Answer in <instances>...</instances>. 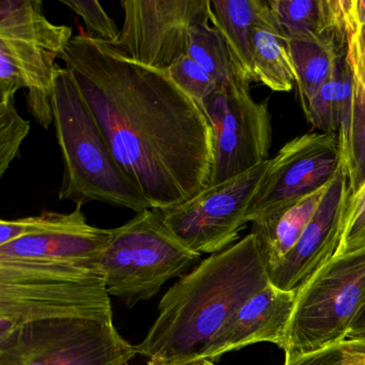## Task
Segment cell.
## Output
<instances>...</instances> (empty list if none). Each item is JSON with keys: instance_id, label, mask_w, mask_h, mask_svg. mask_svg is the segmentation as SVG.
Listing matches in <instances>:
<instances>
[{"instance_id": "2", "label": "cell", "mask_w": 365, "mask_h": 365, "mask_svg": "<svg viewBox=\"0 0 365 365\" xmlns=\"http://www.w3.org/2000/svg\"><path fill=\"white\" fill-rule=\"evenodd\" d=\"M269 283L268 258L251 232L200 262L164 294L157 319L135 346L138 354L147 359V365L192 360Z\"/></svg>"}, {"instance_id": "9", "label": "cell", "mask_w": 365, "mask_h": 365, "mask_svg": "<svg viewBox=\"0 0 365 365\" xmlns=\"http://www.w3.org/2000/svg\"><path fill=\"white\" fill-rule=\"evenodd\" d=\"M270 159L191 200L160 210L168 230L191 251L215 254L234 245L266 176Z\"/></svg>"}, {"instance_id": "29", "label": "cell", "mask_w": 365, "mask_h": 365, "mask_svg": "<svg viewBox=\"0 0 365 365\" xmlns=\"http://www.w3.org/2000/svg\"><path fill=\"white\" fill-rule=\"evenodd\" d=\"M365 249V185L350 196L345 228L335 255H345Z\"/></svg>"}, {"instance_id": "17", "label": "cell", "mask_w": 365, "mask_h": 365, "mask_svg": "<svg viewBox=\"0 0 365 365\" xmlns=\"http://www.w3.org/2000/svg\"><path fill=\"white\" fill-rule=\"evenodd\" d=\"M72 38L71 27L46 19L39 0L0 1V39L31 42L61 57Z\"/></svg>"}, {"instance_id": "6", "label": "cell", "mask_w": 365, "mask_h": 365, "mask_svg": "<svg viewBox=\"0 0 365 365\" xmlns=\"http://www.w3.org/2000/svg\"><path fill=\"white\" fill-rule=\"evenodd\" d=\"M365 302V249L334 255L296 292L285 356L346 341Z\"/></svg>"}, {"instance_id": "13", "label": "cell", "mask_w": 365, "mask_h": 365, "mask_svg": "<svg viewBox=\"0 0 365 365\" xmlns=\"http://www.w3.org/2000/svg\"><path fill=\"white\" fill-rule=\"evenodd\" d=\"M296 292L269 283L232 316L194 359L215 362L227 352L256 343H272L285 350Z\"/></svg>"}, {"instance_id": "28", "label": "cell", "mask_w": 365, "mask_h": 365, "mask_svg": "<svg viewBox=\"0 0 365 365\" xmlns=\"http://www.w3.org/2000/svg\"><path fill=\"white\" fill-rule=\"evenodd\" d=\"M61 3L84 20L87 35L108 42L119 39L120 31L116 23L96 0H61Z\"/></svg>"}, {"instance_id": "18", "label": "cell", "mask_w": 365, "mask_h": 365, "mask_svg": "<svg viewBox=\"0 0 365 365\" xmlns=\"http://www.w3.org/2000/svg\"><path fill=\"white\" fill-rule=\"evenodd\" d=\"M269 12L268 1L262 0H211V23L225 38L252 83L256 82L252 65V31Z\"/></svg>"}, {"instance_id": "23", "label": "cell", "mask_w": 365, "mask_h": 365, "mask_svg": "<svg viewBox=\"0 0 365 365\" xmlns=\"http://www.w3.org/2000/svg\"><path fill=\"white\" fill-rule=\"evenodd\" d=\"M268 6L286 41L328 39L327 0H270Z\"/></svg>"}, {"instance_id": "5", "label": "cell", "mask_w": 365, "mask_h": 365, "mask_svg": "<svg viewBox=\"0 0 365 365\" xmlns=\"http://www.w3.org/2000/svg\"><path fill=\"white\" fill-rule=\"evenodd\" d=\"M202 254L185 247L164 224L159 209H145L113 228L98 270L110 296L133 307L200 264Z\"/></svg>"}, {"instance_id": "26", "label": "cell", "mask_w": 365, "mask_h": 365, "mask_svg": "<svg viewBox=\"0 0 365 365\" xmlns=\"http://www.w3.org/2000/svg\"><path fill=\"white\" fill-rule=\"evenodd\" d=\"M31 123L19 114L14 97L0 100V177H3L20 153Z\"/></svg>"}, {"instance_id": "11", "label": "cell", "mask_w": 365, "mask_h": 365, "mask_svg": "<svg viewBox=\"0 0 365 365\" xmlns=\"http://www.w3.org/2000/svg\"><path fill=\"white\" fill-rule=\"evenodd\" d=\"M120 5V36L108 43L121 56L158 70L187 54L195 25L211 22V0H123Z\"/></svg>"}, {"instance_id": "27", "label": "cell", "mask_w": 365, "mask_h": 365, "mask_svg": "<svg viewBox=\"0 0 365 365\" xmlns=\"http://www.w3.org/2000/svg\"><path fill=\"white\" fill-rule=\"evenodd\" d=\"M173 82L202 108L204 102L219 88L189 54L182 55L168 69Z\"/></svg>"}, {"instance_id": "21", "label": "cell", "mask_w": 365, "mask_h": 365, "mask_svg": "<svg viewBox=\"0 0 365 365\" xmlns=\"http://www.w3.org/2000/svg\"><path fill=\"white\" fill-rule=\"evenodd\" d=\"M209 23H200L191 29L187 54L219 86L230 83L250 87L252 81L232 54L225 38Z\"/></svg>"}, {"instance_id": "7", "label": "cell", "mask_w": 365, "mask_h": 365, "mask_svg": "<svg viewBox=\"0 0 365 365\" xmlns=\"http://www.w3.org/2000/svg\"><path fill=\"white\" fill-rule=\"evenodd\" d=\"M136 354L114 320H37L0 334V365H129Z\"/></svg>"}, {"instance_id": "16", "label": "cell", "mask_w": 365, "mask_h": 365, "mask_svg": "<svg viewBox=\"0 0 365 365\" xmlns=\"http://www.w3.org/2000/svg\"><path fill=\"white\" fill-rule=\"evenodd\" d=\"M0 54L14 63L25 88L29 91L27 106L37 123L48 129L54 123L52 95L58 55L37 44L21 40L0 39Z\"/></svg>"}, {"instance_id": "3", "label": "cell", "mask_w": 365, "mask_h": 365, "mask_svg": "<svg viewBox=\"0 0 365 365\" xmlns=\"http://www.w3.org/2000/svg\"><path fill=\"white\" fill-rule=\"evenodd\" d=\"M53 117L63 162L58 200L78 206L106 202L135 211L153 209L121 168L110 144L66 68L57 67Z\"/></svg>"}, {"instance_id": "10", "label": "cell", "mask_w": 365, "mask_h": 365, "mask_svg": "<svg viewBox=\"0 0 365 365\" xmlns=\"http://www.w3.org/2000/svg\"><path fill=\"white\" fill-rule=\"evenodd\" d=\"M341 166L337 134L320 132L294 138L270 159L247 222L253 226L270 223L299 200L326 189Z\"/></svg>"}, {"instance_id": "24", "label": "cell", "mask_w": 365, "mask_h": 365, "mask_svg": "<svg viewBox=\"0 0 365 365\" xmlns=\"http://www.w3.org/2000/svg\"><path fill=\"white\" fill-rule=\"evenodd\" d=\"M346 55L339 59L332 76L317 91L305 113L312 127L320 130L322 133L337 134L341 128L351 88V76Z\"/></svg>"}, {"instance_id": "4", "label": "cell", "mask_w": 365, "mask_h": 365, "mask_svg": "<svg viewBox=\"0 0 365 365\" xmlns=\"http://www.w3.org/2000/svg\"><path fill=\"white\" fill-rule=\"evenodd\" d=\"M110 297L98 269L0 258V334L55 318L113 322Z\"/></svg>"}, {"instance_id": "35", "label": "cell", "mask_w": 365, "mask_h": 365, "mask_svg": "<svg viewBox=\"0 0 365 365\" xmlns=\"http://www.w3.org/2000/svg\"><path fill=\"white\" fill-rule=\"evenodd\" d=\"M129 365H131V364H129Z\"/></svg>"}, {"instance_id": "22", "label": "cell", "mask_w": 365, "mask_h": 365, "mask_svg": "<svg viewBox=\"0 0 365 365\" xmlns=\"http://www.w3.org/2000/svg\"><path fill=\"white\" fill-rule=\"evenodd\" d=\"M327 187L299 200L270 223L253 226L252 232L260 239L268 258L269 268L279 262L296 245L315 215Z\"/></svg>"}, {"instance_id": "25", "label": "cell", "mask_w": 365, "mask_h": 365, "mask_svg": "<svg viewBox=\"0 0 365 365\" xmlns=\"http://www.w3.org/2000/svg\"><path fill=\"white\" fill-rule=\"evenodd\" d=\"M86 220L82 211V206H76V208L70 213L44 211L37 217L1 220L0 221V245H7L23 237L50 232V230L86 221Z\"/></svg>"}, {"instance_id": "20", "label": "cell", "mask_w": 365, "mask_h": 365, "mask_svg": "<svg viewBox=\"0 0 365 365\" xmlns=\"http://www.w3.org/2000/svg\"><path fill=\"white\" fill-rule=\"evenodd\" d=\"M287 46L299 100L305 114L317 91L330 78L339 59L347 52L339 51L329 39L287 40Z\"/></svg>"}, {"instance_id": "30", "label": "cell", "mask_w": 365, "mask_h": 365, "mask_svg": "<svg viewBox=\"0 0 365 365\" xmlns=\"http://www.w3.org/2000/svg\"><path fill=\"white\" fill-rule=\"evenodd\" d=\"M284 365H365V354L350 348L347 339L298 356H285Z\"/></svg>"}, {"instance_id": "34", "label": "cell", "mask_w": 365, "mask_h": 365, "mask_svg": "<svg viewBox=\"0 0 365 365\" xmlns=\"http://www.w3.org/2000/svg\"><path fill=\"white\" fill-rule=\"evenodd\" d=\"M359 31H360L361 40H362L363 46H364L365 51V23L364 24L360 25V26H359Z\"/></svg>"}, {"instance_id": "12", "label": "cell", "mask_w": 365, "mask_h": 365, "mask_svg": "<svg viewBox=\"0 0 365 365\" xmlns=\"http://www.w3.org/2000/svg\"><path fill=\"white\" fill-rule=\"evenodd\" d=\"M351 192L344 165L292 250L269 268V281L286 292H297L336 254L345 228Z\"/></svg>"}, {"instance_id": "1", "label": "cell", "mask_w": 365, "mask_h": 365, "mask_svg": "<svg viewBox=\"0 0 365 365\" xmlns=\"http://www.w3.org/2000/svg\"><path fill=\"white\" fill-rule=\"evenodd\" d=\"M59 58L119 165L153 209L172 208L209 187L212 128L168 70L125 58L82 29Z\"/></svg>"}, {"instance_id": "32", "label": "cell", "mask_w": 365, "mask_h": 365, "mask_svg": "<svg viewBox=\"0 0 365 365\" xmlns=\"http://www.w3.org/2000/svg\"><path fill=\"white\" fill-rule=\"evenodd\" d=\"M350 348L354 351L365 354V339H347Z\"/></svg>"}, {"instance_id": "19", "label": "cell", "mask_w": 365, "mask_h": 365, "mask_svg": "<svg viewBox=\"0 0 365 365\" xmlns=\"http://www.w3.org/2000/svg\"><path fill=\"white\" fill-rule=\"evenodd\" d=\"M252 65L256 82L273 91H292L296 78L287 41L271 12L252 31Z\"/></svg>"}, {"instance_id": "15", "label": "cell", "mask_w": 365, "mask_h": 365, "mask_svg": "<svg viewBox=\"0 0 365 365\" xmlns=\"http://www.w3.org/2000/svg\"><path fill=\"white\" fill-rule=\"evenodd\" d=\"M346 59L351 88L337 136L350 192L354 195L365 185V51L359 29L350 40Z\"/></svg>"}, {"instance_id": "33", "label": "cell", "mask_w": 365, "mask_h": 365, "mask_svg": "<svg viewBox=\"0 0 365 365\" xmlns=\"http://www.w3.org/2000/svg\"><path fill=\"white\" fill-rule=\"evenodd\" d=\"M174 365H217L213 361L208 359H194V360L187 361V362L180 363V364Z\"/></svg>"}, {"instance_id": "14", "label": "cell", "mask_w": 365, "mask_h": 365, "mask_svg": "<svg viewBox=\"0 0 365 365\" xmlns=\"http://www.w3.org/2000/svg\"><path fill=\"white\" fill-rule=\"evenodd\" d=\"M110 236L112 230L96 227L86 220L0 245V258L98 269Z\"/></svg>"}, {"instance_id": "8", "label": "cell", "mask_w": 365, "mask_h": 365, "mask_svg": "<svg viewBox=\"0 0 365 365\" xmlns=\"http://www.w3.org/2000/svg\"><path fill=\"white\" fill-rule=\"evenodd\" d=\"M202 108L213 131L209 187L221 185L269 160L272 125L268 100L256 102L250 87L226 83Z\"/></svg>"}, {"instance_id": "31", "label": "cell", "mask_w": 365, "mask_h": 365, "mask_svg": "<svg viewBox=\"0 0 365 365\" xmlns=\"http://www.w3.org/2000/svg\"><path fill=\"white\" fill-rule=\"evenodd\" d=\"M356 1V14L359 25L365 23V0H354Z\"/></svg>"}]
</instances>
